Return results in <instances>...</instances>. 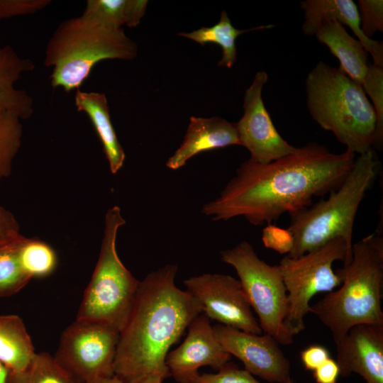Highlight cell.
Returning <instances> with one entry per match:
<instances>
[{
  "label": "cell",
  "mask_w": 383,
  "mask_h": 383,
  "mask_svg": "<svg viewBox=\"0 0 383 383\" xmlns=\"http://www.w3.org/2000/svg\"><path fill=\"white\" fill-rule=\"evenodd\" d=\"M50 3L49 0H0V20L35 13Z\"/></svg>",
  "instance_id": "31"
},
{
  "label": "cell",
  "mask_w": 383,
  "mask_h": 383,
  "mask_svg": "<svg viewBox=\"0 0 383 383\" xmlns=\"http://www.w3.org/2000/svg\"><path fill=\"white\" fill-rule=\"evenodd\" d=\"M21 137V119L12 113L0 112V182L11 174Z\"/></svg>",
  "instance_id": "27"
},
{
  "label": "cell",
  "mask_w": 383,
  "mask_h": 383,
  "mask_svg": "<svg viewBox=\"0 0 383 383\" xmlns=\"http://www.w3.org/2000/svg\"><path fill=\"white\" fill-rule=\"evenodd\" d=\"M118 337L109 326L76 318L62 332L54 357L82 383L112 377Z\"/></svg>",
  "instance_id": "10"
},
{
  "label": "cell",
  "mask_w": 383,
  "mask_h": 383,
  "mask_svg": "<svg viewBox=\"0 0 383 383\" xmlns=\"http://www.w3.org/2000/svg\"><path fill=\"white\" fill-rule=\"evenodd\" d=\"M268 75L257 72L246 89L243 115L235 123L240 145L250 152V160L266 164L292 153L296 148L286 141L275 128L262 99Z\"/></svg>",
  "instance_id": "12"
},
{
  "label": "cell",
  "mask_w": 383,
  "mask_h": 383,
  "mask_svg": "<svg viewBox=\"0 0 383 383\" xmlns=\"http://www.w3.org/2000/svg\"><path fill=\"white\" fill-rule=\"evenodd\" d=\"M165 378L158 374H150L133 379L128 383H162Z\"/></svg>",
  "instance_id": "36"
},
{
  "label": "cell",
  "mask_w": 383,
  "mask_h": 383,
  "mask_svg": "<svg viewBox=\"0 0 383 383\" xmlns=\"http://www.w3.org/2000/svg\"><path fill=\"white\" fill-rule=\"evenodd\" d=\"M220 255L221 261L235 269L262 331L279 344H292L294 336L284 326L288 299L279 265H270L261 260L245 240L221 251Z\"/></svg>",
  "instance_id": "8"
},
{
  "label": "cell",
  "mask_w": 383,
  "mask_h": 383,
  "mask_svg": "<svg viewBox=\"0 0 383 383\" xmlns=\"http://www.w3.org/2000/svg\"><path fill=\"white\" fill-rule=\"evenodd\" d=\"M184 284L208 318L247 333L262 334L238 279L228 274L205 273L184 279Z\"/></svg>",
  "instance_id": "11"
},
{
  "label": "cell",
  "mask_w": 383,
  "mask_h": 383,
  "mask_svg": "<svg viewBox=\"0 0 383 383\" xmlns=\"http://www.w3.org/2000/svg\"><path fill=\"white\" fill-rule=\"evenodd\" d=\"M190 383H261L245 369L228 362L217 373L198 374Z\"/></svg>",
  "instance_id": "29"
},
{
  "label": "cell",
  "mask_w": 383,
  "mask_h": 383,
  "mask_svg": "<svg viewBox=\"0 0 383 383\" xmlns=\"http://www.w3.org/2000/svg\"><path fill=\"white\" fill-rule=\"evenodd\" d=\"M262 240L264 245L280 254L288 255L294 245L293 237L288 229L268 224L262 230Z\"/></svg>",
  "instance_id": "32"
},
{
  "label": "cell",
  "mask_w": 383,
  "mask_h": 383,
  "mask_svg": "<svg viewBox=\"0 0 383 383\" xmlns=\"http://www.w3.org/2000/svg\"><path fill=\"white\" fill-rule=\"evenodd\" d=\"M358 5L361 30L372 39L376 32L383 31V1L359 0Z\"/></svg>",
  "instance_id": "30"
},
{
  "label": "cell",
  "mask_w": 383,
  "mask_h": 383,
  "mask_svg": "<svg viewBox=\"0 0 383 383\" xmlns=\"http://www.w3.org/2000/svg\"><path fill=\"white\" fill-rule=\"evenodd\" d=\"M213 328L223 349L239 359L252 375L270 383H284L290 377V362L271 335L247 333L220 323Z\"/></svg>",
  "instance_id": "13"
},
{
  "label": "cell",
  "mask_w": 383,
  "mask_h": 383,
  "mask_svg": "<svg viewBox=\"0 0 383 383\" xmlns=\"http://www.w3.org/2000/svg\"><path fill=\"white\" fill-rule=\"evenodd\" d=\"M145 0H88L82 17L114 29L137 26L144 16Z\"/></svg>",
  "instance_id": "22"
},
{
  "label": "cell",
  "mask_w": 383,
  "mask_h": 383,
  "mask_svg": "<svg viewBox=\"0 0 383 383\" xmlns=\"http://www.w3.org/2000/svg\"><path fill=\"white\" fill-rule=\"evenodd\" d=\"M314 35L338 58V69L362 87L370 63L360 41L352 37L336 21L322 22Z\"/></svg>",
  "instance_id": "19"
},
{
  "label": "cell",
  "mask_w": 383,
  "mask_h": 383,
  "mask_svg": "<svg viewBox=\"0 0 383 383\" xmlns=\"http://www.w3.org/2000/svg\"><path fill=\"white\" fill-rule=\"evenodd\" d=\"M18 259L23 271L31 279L49 275L57 265L55 250L38 238H23L18 248Z\"/></svg>",
  "instance_id": "25"
},
{
  "label": "cell",
  "mask_w": 383,
  "mask_h": 383,
  "mask_svg": "<svg viewBox=\"0 0 383 383\" xmlns=\"http://www.w3.org/2000/svg\"><path fill=\"white\" fill-rule=\"evenodd\" d=\"M187 328L183 343L168 353L165 360L170 377L178 383H190L202 366L219 370L231 356L222 347L204 314L195 317Z\"/></svg>",
  "instance_id": "14"
},
{
  "label": "cell",
  "mask_w": 383,
  "mask_h": 383,
  "mask_svg": "<svg viewBox=\"0 0 383 383\" xmlns=\"http://www.w3.org/2000/svg\"><path fill=\"white\" fill-rule=\"evenodd\" d=\"M22 235L19 224L13 213L0 206V248Z\"/></svg>",
  "instance_id": "33"
},
{
  "label": "cell",
  "mask_w": 383,
  "mask_h": 383,
  "mask_svg": "<svg viewBox=\"0 0 383 383\" xmlns=\"http://www.w3.org/2000/svg\"><path fill=\"white\" fill-rule=\"evenodd\" d=\"M178 267L169 264L139 282L128 318L119 332L114 375L123 383L150 374L170 377V347L202 313L198 301L175 284Z\"/></svg>",
  "instance_id": "2"
},
{
  "label": "cell",
  "mask_w": 383,
  "mask_h": 383,
  "mask_svg": "<svg viewBox=\"0 0 383 383\" xmlns=\"http://www.w3.org/2000/svg\"><path fill=\"white\" fill-rule=\"evenodd\" d=\"M35 353L23 320L15 314L0 315V362L8 372H21Z\"/></svg>",
  "instance_id": "21"
},
{
  "label": "cell",
  "mask_w": 383,
  "mask_h": 383,
  "mask_svg": "<svg viewBox=\"0 0 383 383\" xmlns=\"http://www.w3.org/2000/svg\"><path fill=\"white\" fill-rule=\"evenodd\" d=\"M74 104L78 111H83L89 117L102 143L110 171L116 174L124 164L126 155L111 123L105 94L79 89Z\"/></svg>",
  "instance_id": "20"
},
{
  "label": "cell",
  "mask_w": 383,
  "mask_h": 383,
  "mask_svg": "<svg viewBox=\"0 0 383 383\" xmlns=\"http://www.w3.org/2000/svg\"><path fill=\"white\" fill-rule=\"evenodd\" d=\"M34 68L32 60L20 56L11 46L0 43V112L12 113L21 120L32 116V97L14 84L23 73Z\"/></svg>",
  "instance_id": "18"
},
{
  "label": "cell",
  "mask_w": 383,
  "mask_h": 383,
  "mask_svg": "<svg viewBox=\"0 0 383 383\" xmlns=\"http://www.w3.org/2000/svg\"><path fill=\"white\" fill-rule=\"evenodd\" d=\"M274 25L260 26L247 30L235 28L227 13L222 11L218 22L211 27H202L198 30L186 33L181 32L179 35L191 39L197 43L204 45L206 43H215L222 48V57L218 65L231 68L236 60L237 49L235 40L237 38L248 31L271 28Z\"/></svg>",
  "instance_id": "23"
},
{
  "label": "cell",
  "mask_w": 383,
  "mask_h": 383,
  "mask_svg": "<svg viewBox=\"0 0 383 383\" xmlns=\"http://www.w3.org/2000/svg\"><path fill=\"white\" fill-rule=\"evenodd\" d=\"M362 87L371 99L377 116L374 147L380 148L383 141V66L370 64Z\"/></svg>",
  "instance_id": "28"
},
{
  "label": "cell",
  "mask_w": 383,
  "mask_h": 383,
  "mask_svg": "<svg viewBox=\"0 0 383 383\" xmlns=\"http://www.w3.org/2000/svg\"><path fill=\"white\" fill-rule=\"evenodd\" d=\"M136 43L123 29H114L81 16L64 21L48 42L44 64L52 67V87L79 89L94 66L105 60H133Z\"/></svg>",
  "instance_id": "6"
},
{
  "label": "cell",
  "mask_w": 383,
  "mask_h": 383,
  "mask_svg": "<svg viewBox=\"0 0 383 383\" xmlns=\"http://www.w3.org/2000/svg\"><path fill=\"white\" fill-rule=\"evenodd\" d=\"M125 223L118 206L109 209L98 261L77 314V319L99 323L118 332L128 318L140 282L117 253L118 231Z\"/></svg>",
  "instance_id": "7"
},
{
  "label": "cell",
  "mask_w": 383,
  "mask_h": 383,
  "mask_svg": "<svg viewBox=\"0 0 383 383\" xmlns=\"http://www.w3.org/2000/svg\"><path fill=\"white\" fill-rule=\"evenodd\" d=\"M374 151L360 155L340 187L325 199L290 215L288 231L296 258L331 240L343 238L352 251L353 227L359 206L379 172Z\"/></svg>",
  "instance_id": "5"
},
{
  "label": "cell",
  "mask_w": 383,
  "mask_h": 383,
  "mask_svg": "<svg viewBox=\"0 0 383 383\" xmlns=\"http://www.w3.org/2000/svg\"><path fill=\"white\" fill-rule=\"evenodd\" d=\"M8 383H82L50 354L36 353L21 372L9 373Z\"/></svg>",
  "instance_id": "24"
},
{
  "label": "cell",
  "mask_w": 383,
  "mask_h": 383,
  "mask_svg": "<svg viewBox=\"0 0 383 383\" xmlns=\"http://www.w3.org/2000/svg\"><path fill=\"white\" fill-rule=\"evenodd\" d=\"M312 118L359 155L375 145L377 116L362 87L338 68L318 62L305 82Z\"/></svg>",
  "instance_id": "4"
},
{
  "label": "cell",
  "mask_w": 383,
  "mask_h": 383,
  "mask_svg": "<svg viewBox=\"0 0 383 383\" xmlns=\"http://www.w3.org/2000/svg\"><path fill=\"white\" fill-rule=\"evenodd\" d=\"M87 383H123L118 377L113 375L109 377L99 378Z\"/></svg>",
  "instance_id": "37"
},
{
  "label": "cell",
  "mask_w": 383,
  "mask_h": 383,
  "mask_svg": "<svg viewBox=\"0 0 383 383\" xmlns=\"http://www.w3.org/2000/svg\"><path fill=\"white\" fill-rule=\"evenodd\" d=\"M8 374L7 369L0 362V383H8Z\"/></svg>",
  "instance_id": "38"
},
{
  "label": "cell",
  "mask_w": 383,
  "mask_h": 383,
  "mask_svg": "<svg viewBox=\"0 0 383 383\" xmlns=\"http://www.w3.org/2000/svg\"><path fill=\"white\" fill-rule=\"evenodd\" d=\"M235 145H240L235 123L218 116H191L184 140L166 166L176 170L197 154Z\"/></svg>",
  "instance_id": "16"
},
{
  "label": "cell",
  "mask_w": 383,
  "mask_h": 383,
  "mask_svg": "<svg viewBox=\"0 0 383 383\" xmlns=\"http://www.w3.org/2000/svg\"><path fill=\"white\" fill-rule=\"evenodd\" d=\"M339 376L338 365L331 357L313 372L316 383H336Z\"/></svg>",
  "instance_id": "35"
},
{
  "label": "cell",
  "mask_w": 383,
  "mask_h": 383,
  "mask_svg": "<svg viewBox=\"0 0 383 383\" xmlns=\"http://www.w3.org/2000/svg\"><path fill=\"white\" fill-rule=\"evenodd\" d=\"M301 362L306 370L314 371L331 357L330 352L323 345H311L300 353Z\"/></svg>",
  "instance_id": "34"
},
{
  "label": "cell",
  "mask_w": 383,
  "mask_h": 383,
  "mask_svg": "<svg viewBox=\"0 0 383 383\" xmlns=\"http://www.w3.org/2000/svg\"><path fill=\"white\" fill-rule=\"evenodd\" d=\"M284 383H296V382L290 377Z\"/></svg>",
  "instance_id": "39"
},
{
  "label": "cell",
  "mask_w": 383,
  "mask_h": 383,
  "mask_svg": "<svg viewBox=\"0 0 383 383\" xmlns=\"http://www.w3.org/2000/svg\"><path fill=\"white\" fill-rule=\"evenodd\" d=\"M352 260L336 270L340 288L310 306L337 343L353 326L383 325V237L369 235L353 244Z\"/></svg>",
  "instance_id": "3"
},
{
  "label": "cell",
  "mask_w": 383,
  "mask_h": 383,
  "mask_svg": "<svg viewBox=\"0 0 383 383\" xmlns=\"http://www.w3.org/2000/svg\"><path fill=\"white\" fill-rule=\"evenodd\" d=\"M304 12L302 30L314 35L325 21H336L348 26L373 60V64L383 66V43L367 38L361 30L357 6L353 0H305L300 2Z\"/></svg>",
  "instance_id": "17"
},
{
  "label": "cell",
  "mask_w": 383,
  "mask_h": 383,
  "mask_svg": "<svg viewBox=\"0 0 383 383\" xmlns=\"http://www.w3.org/2000/svg\"><path fill=\"white\" fill-rule=\"evenodd\" d=\"M335 346L340 376L356 373L366 383H383V325L355 326Z\"/></svg>",
  "instance_id": "15"
},
{
  "label": "cell",
  "mask_w": 383,
  "mask_h": 383,
  "mask_svg": "<svg viewBox=\"0 0 383 383\" xmlns=\"http://www.w3.org/2000/svg\"><path fill=\"white\" fill-rule=\"evenodd\" d=\"M355 160V154L349 150L334 153L316 142L269 163L248 159L201 212L214 221L243 216L255 226L271 224L338 189Z\"/></svg>",
  "instance_id": "1"
},
{
  "label": "cell",
  "mask_w": 383,
  "mask_h": 383,
  "mask_svg": "<svg viewBox=\"0 0 383 383\" xmlns=\"http://www.w3.org/2000/svg\"><path fill=\"white\" fill-rule=\"evenodd\" d=\"M352 256L345 240L338 237L299 257L285 255L280 260L278 265L288 299L284 326L292 335L305 329L304 317L309 313L312 297L340 286L341 279L332 268L333 262L341 260L347 265Z\"/></svg>",
  "instance_id": "9"
},
{
  "label": "cell",
  "mask_w": 383,
  "mask_h": 383,
  "mask_svg": "<svg viewBox=\"0 0 383 383\" xmlns=\"http://www.w3.org/2000/svg\"><path fill=\"white\" fill-rule=\"evenodd\" d=\"M24 237L0 248V297L15 294L31 279L18 259L19 245Z\"/></svg>",
  "instance_id": "26"
}]
</instances>
